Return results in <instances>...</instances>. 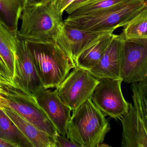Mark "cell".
<instances>
[{
    "instance_id": "1",
    "label": "cell",
    "mask_w": 147,
    "mask_h": 147,
    "mask_svg": "<svg viewBox=\"0 0 147 147\" xmlns=\"http://www.w3.org/2000/svg\"><path fill=\"white\" fill-rule=\"evenodd\" d=\"M111 130L105 116L88 99L76 110L67 125V138L81 147H99Z\"/></svg>"
},
{
    "instance_id": "2",
    "label": "cell",
    "mask_w": 147,
    "mask_h": 147,
    "mask_svg": "<svg viewBox=\"0 0 147 147\" xmlns=\"http://www.w3.org/2000/svg\"><path fill=\"white\" fill-rule=\"evenodd\" d=\"M20 19L18 37L28 42H55L63 25L62 15L51 1L24 7Z\"/></svg>"
},
{
    "instance_id": "3",
    "label": "cell",
    "mask_w": 147,
    "mask_h": 147,
    "mask_svg": "<svg viewBox=\"0 0 147 147\" xmlns=\"http://www.w3.org/2000/svg\"><path fill=\"white\" fill-rule=\"evenodd\" d=\"M27 42L43 86L58 88L75 68L70 59L55 42Z\"/></svg>"
},
{
    "instance_id": "4",
    "label": "cell",
    "mask_w": 147,
    "mask_h": 147,
    "mask_svg": "<svg viewBox=\"0 0 147 147\" xmlns=\"http://www.w3.org/2000/svg\"><path fill=\"white\" fill-rule=\"evenodd\" d=\"M0 107L11 109L53 137L59 133L34 95L4 78L0 79Z\"/></svg>"
},
{
    "instance_id": "5",
    "label": "cell",
    "mask_w": 147,
    "mask_h": 147,
    "mask_svg": "<svg viewBox=\"0 0 147 147\" xmlns=\"http://www.w3.org/2000/svg\"><path fill=\"white\" fill-rule=\"evenodd\" d=\"M147 8V0H130L106 10L85 16H69L66 25L92 31L114 30L124 27Z\"/></svg>"
},
{
    "instance_id": "6",
    "label": "cell",
    "mask_w": 147,
    "mask_h": 147,
    "mask_svg": "<svg viewBox=\"0 0 147 147\" xmlns=\"http://www.w3.org/2000/svg\"><path fill=\"white\" fill-rule=\"evenodd\" d=\"M98 82L86 70L76 67L56 88L61 100L74 111L91 98Z\"/></svg>"
},
{
    "instance_id": "7",
    "label": "cell",
    "mask_w": 147,
    "mask_h": 147,
    "mask_svg": "<svg viewBox=\"0 0 147 147\" xmlns=\"http://www.w3.org/2000/svg\"><path fill=\"white\" fill-rule=\"evenodd\" d=\"M120 77L127 83L147 78V38L124 40L121 51Z\"/></svg>"
},
{
    "instance_id": "8",
    "label": "cell",
    "mask_w": 147,
    "mask_h": 147,
    "mask_svg": "<svg viewBox=\"0 0 147 147\" xmlns=\"http://www.w3.org/2000/svg\"><path fill=\"white\" fill-rule=\"evenodd\" d=\"M122 80L99 79L91 98L105 116L119 119L128 112L129 103L122 94Z\"/></svg>"
},
{
    "instance_id": "9",
    "label": "cell",
    "mask_w": 147,
    "mask_h": 147,
    "mask_svg": "<svg viewBox=\"0 0 147 147\" xmlns=\"http://www.w3.org/2000/svg\"><path fill=\"white\" fill-rule=\"evenodd\" d=\"M114 30L92 31L63 25L55 42L70 59L74 67L80 54L96 42L105 34L113 32Z\"/></svg>"
},
{
    "instance_id": "10",
    "label": "cell",
    "mask_w": 147,
    "mask_h": 147,
    "mask_svg": "<svg viewBox=\"0 0 147 147\" xmlns=\"http://www.w3.org/2000/svg\"><path fill=\"white\" fill-rule=\"evenodd\" d=\"M11 83L34 95L43 86L38 75L28 44L17 38L14 74Z\"/></svg>"
},
{
    "instance_id": "11",
    "label": "cell",
    "mask_w": 147,
    "mask_h": 147,
    "mask_svg": "<svg viewBox=\"0 0 147 147\" xmlns=\"http://www.w3.org/2000/svg\"><path fill=\"white\" fill-rule=\"evenodd\" d=\"M38 105L53 123L60 135L66 136L71 110L59 98L57 90L42 88L34 94Z\"/></svg>"
},
{
    "instance_id": "12",
    "label": "cell",
    "mask_w": 147,
    "mask_h": 147,
    "mask_svg": "<svg viewBox=\"0 0 147 147\" xmlns=\"http://www.w3.org/2000/svg\"><path fill=\"white\" fill-rule=\"evenodd\" d=\"M123 42L120 35L115 34L98 64L87 71L97 79L121 80L120 67Z\"/></svg>"
},
{
    "instance_id": "13",
    "label": "cell",
    "mask_w": 147,
    "mask_h": 147,
    "mask_svg": "<svg viewBox=\"0 0 147 147\" xmlns=\"http://www.w3.org/2000/svg\"><path fill=\"white\" fill-rule=\"evenodd\" d=\"M119 119L123 126L122 147H147V125L131 103Z\"/></svg>"
},
{
    "instance_id": "14",
    "label": "cell",
    "mask_w": 147,
    "mask_h": 147,
    "mask_svg": "<svg viewBox=\"0 0 147 147\" xmlns=\"http://www.w3.org/2000/svg\"><path fill=\"white\" fill-rule=\"evenodd\" d=\"M13 121L33 147H55V138L42 131L11 109L0 107Z\"/></svg>"
},
{
    "instance_id": "15",
    "label": "cell",
    "mask_w": 147,
    "mask_h": 147,
    "mask_svg": "<svg viewBox=\"0 0 147 147\" xmlns=\"http://www.w3.org/2000/svg\"><path fill=\"white\" fill-rule=\"evenodd\" d=\"M17 38L18 36L0 21V64L7 79L11 82L14 76Z\"/></svg>"
},
{
    "instance_id": "16",
    "label": "cell",
    "mask_w": 147,
    "mask_h": 147,
    "mask_svg": "<svg viewBox=\"0 0 147 147\" xmlns=\"http://www.w3.org/2000/svg\"><path fill=\"white\" fill-rule=\"evenodd\" d=\"M115 34L113 32L105 34L96 42L83 51L77 57L76 67L87 70L95 67L108 48Z\"/></svg>"
},
{
    "instance_id": "17",
    "label": "cell",
    "mask_w": 147,
    "mask_h": 147,
    "mask_svg": "<svg viewBox=\"0 0 147 147\" xmlns=\"http://www.w3.org/2000/svg\"><path fill=\"white\" fill-rule=\"evenodd\" d=\"M0 138L12 143L16 147H33L29 139L1 107Z\"/></svg>"
},
{
    "instance_id": "18",
    "label": "cell",
    "mask_w": 147,
    "mask_h": 147,
    "mask_svg": "<svg viewBox=\"0 0 147 147\" xmlns=\"http://www.w3.org/2000/svg\"><path fill=\"white\" fill-rule=\"evenodd\" d=\"M120 36L124 40L147 38V8L123 27Z\"/></svg>"
},
{
    "instance_id": "19",
    "label": "cell",
    "mask_w": 147,
    "mask_h": 147,
    "mask_svg": "<svg viewBox=\"0 0 147 147\" xmlns=\"http://www.w3.org/2000/svg\"><path fill=\"white\" fill-rule=\"evenodd\" d=\"M134 107L141 118L147 125V78L132 83L131 86Z\"/></svg>"
},
{
    "instance_id": "20",
    "label": "cell",
    "mask_w": 147,
    "mask_h": 147,
    "mask_svg": "<svg viewBox=\"0 0 147 147\" xmlns=\"http://www.w3.org/2000/svg\"><path fill=\"white\" fill-rule=\"evenodd\" d=\"M130 0H92L76 10L69 16H85L111 8Z\"/></svg>"
},
{
    "instance_id": "21",
    "label": "cell",
    "mask_w": 147,
    "mask_h": 147,
    "mask_svg": "<svg viewBox=\"0 0 147 147\" xmlns=\"http://www.w3.org/2000/svg\"><path fill=\"white\" fill-rule=\"evenodd\" d=\"M55 147H81L79 144L59 133L55 137Z\"/></svg>"
},
{
    "instance_id": "22",
    "label": "cell",
    "mask_w": 147,
    "mask_h": 147,
    "mask_svg": "<svg viewBox=\"0 0 147 147\" xmlns=\"http://www.w3.org/2000/svg\"><path fill=\"white\" fill-rule=\"evenodd\" d=\"M74 0H51V2L58 12L63 15L65 9Z\"/></svg>"
},
{
    "instance_id": "23",
    "label": "cell",
    "mask_w": 147,
    "mask_h": 147,
    "mask_svg": "<svg viewBox=\"0 0 147 147\" xmlns=\"http://www.w3.org/2000/svg\"><path fill=\"white\" fill-rule=\"evenodd\" d=\"M91 1L92 0H74L65 9V11L69 15H70L76 10Z\"/></svg>"
},
{
    "instance_id": "24",
    "label": "cell",
    "mask_w": 147,
    "mask_h": 147,
    "mask_svg": "<svg viewBox=\"0 0 147 147\" xmlns=\"http://www.w3.org/2000/svg\"><path fill=\"white\" fill-rule=\"evenodd\" d=\"M24 7L26 6L46 4L51 1V0H23Z\"/></svg>"
},
{
    "instance_id": "25",
    "label": "cell",
    "mask_w": 147,
    "mask_h": 147,
    "mask_svg": "<svg viewBox=\"0 0 147 147\" xmlns=\"http://www.w3.org/2000/svg\"><path fill=\"white\" fill-rule=\"evenodd\" d=\"M0 147H16L14 144L0 138Z\"/></svg>"
},
{
    "instance_id": "26",
    "label": "cell",
    "mask_w": 147,
    "mask_h": 147,
    "mask_svg": "<svg viewBox=\"0 0 147 147\" xmlns=\"http://www.w3.org/2000/svg\"><path fill=\"white\" fill-rule=\"evenodd\" d=\"M0 77H3V78H5L7 79L6 77L5 74H4V72H3V69H2V67H1V64H0Z\"/></svg>"
},
{
    "instance_id": "27",
    "label": "cell",
    "mask_w": 147,
    "mask_h": 147,
    "mask_svg": "<svg viewBox=\"0 0 147 147\" xmlns=\"http://www.w3.org/2000/svg\"><path fill=\"white\" fill-rule=\"evenodd\" d=\"M1 78H3V77H0V79H1Z\"/></svg>"
}]
</instances>
